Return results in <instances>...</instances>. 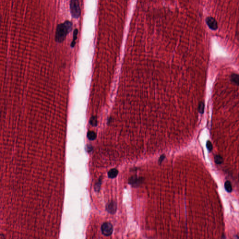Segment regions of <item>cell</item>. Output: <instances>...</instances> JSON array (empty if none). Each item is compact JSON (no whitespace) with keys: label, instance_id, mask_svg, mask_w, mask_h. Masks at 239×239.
Masks as SVG:
<instances>
[{"label":"cell","instance_id":"cell-1","mask_svg":"<svg viewBox=\"0 0 239 239\" xmlns=\"http://www.w3.org/2000/svg\"><path fill=\"white\" fill-rule=\"evenodd\" d=\"M72 29V23L69 21H66L64 23L59 24L56 28L55 36L56 42L62 43Z\"/></svg>","mask_w":239,"mask_h":239},{"label":"cell","instance_id":"cell-2","mask_svg":"<svg viewBox=\"0 0 239 239\" xmlns=\"http://www.w3.org/2000/svg\"><path fill=\"white\" fill-rule=\"evenodd\" d=\"M70 9L72 16L74 18H79L81 15V9L79 1L77 0L71 1L70 2Z\"/></svg>","mask_w":239,"mask_h":239},{"label":"cell","instance_id":"cell-3","mask_svg":"<svg viewBox=\"0 0 239 239\" xmlns=\"http://www.w3.org/2000/svg\"><path fill=\"white\" fill-rule=\"evenodd\" d=\"M102 233L106 236L111 235L113 231V226L110 223L106 222L101 226Z\"/></svg>","mask_w":239,"mask_h":239},{"label":"cell","instance_id":"cell-4","mask_svg":"<svg viewBox=\"0 0 239 239\" xmlns=\"http://www.w3.org/2000/svg\"><path fill=\"white\" fill-rule=\"evenodd\" d=\"M144 178L136 176L131 177L129 179V183L134 187L139 186L144 181Z\"/></svg>","mask_w":239,"mask_h":239},{"label":"cell","instance_id":"cell-5","mask_svg":"<svg viewBox=\"0 0 239 239\" xmlns=\"http://www.w3.org/2000/svg\"><path fill=\"white\" fill-rule=\"evenodd\" d=\"M117 204L114 201L108 202L106 205V209L107 211L111 214H114L117 211Z\"/></svg>","mask_w":239,"mask_h":239},{"label":"cell","instance_id":"cell-6","mask_svg":"<svg viewBox=\"0 0 239 239\" xmlns=\"http://www.w3.org/2000/svg\"><path fill=\"white\" fill-rule=\"evenodd\" d=\"M206 24L212 30H216L218 28V23L216 20L213 17H207L206 20Z\"/></svg>","mask_w":239,"mask_h":239},{"label":"cell","instance_id":"cell-7","mask_svg":"<svg viewBox=\"0 0 239 239\" xmlns=\"http://www.w3.org/2000/svg\"><path fill=\"white\" fill-rule=\"evenodd\" d=\"M118 171L116 169H112L109 170L108 172V176L110 178H114L117 176Z\"/></svg>","mask_w":239,"mask_h":239},{"label":"cell","instance_id":"cell-8","mask_svg":"<svg viewBox=\"0 0 239 239\" xmlns=\"http://www.w3.org/2000/svg\"><path fill=\"white\" fill-rule=\"evenodd\" d=\"M231 81L236 85H239V75L236 73H233L231 76Z\"/></svg>","mask_w":239,"mask_h":239},{"label":"cell","instance_id":"cell-9","mask_svg":"<svg viewBox=\"0 0 239 239\" xmlns=\"http://www.w3.org/2000/svg\"><path fill=\"white\" fill-rule=\"evenodd\" d=\"M78 34V29H76L74 30L73 32V40H72V42L71 44V47L72 48H73L76 44V41L77 39V36Z\"/></svg>","mask_w":239,"mask_h":239},{"label":"cell","instance_id":"cell-10","mask_svg":"<svg viewBox=\"0 0 239 239\" xmlns=\"http://www.w3.org/2000/svg\"><path fill=\"white\" fill-rule=\"evenodd\" d=\"M225 190L228 193H231L232 190V186L231 182L229 181H226L225 183Z\"/></svg>","mask_w":239,"mask_h":239},{"label":"cell","instance_id":"cell-11","mask_svg":"<svg viewBox=\"0 0 239 239\" xmlns=\"http://www.w3.org/2000/svg\"><path fill=\"white\" fill-rule=\"evenodd\" d=\"M87 136L89 140L91 141H93L96 138V134L94 131H89L87 133Z\"/></svg>","mask_w":239,"mask_h":239},{"label":"cell","instance_id":"cell-12","mask_svg":"<svg viewBox=\"0 0 239 239\" xmlns=\"http://www.w3.org/2000/svg\"><path fill=\"white\" fill-rule=\"evenodd\" d=\"M214 161L217 164H220L223 162V159L220 155H216L214 157Z\"/></svg>","mask_w":239,"mask_h":239},{"label":"cell","instance_id":"cell-13","mask_svg":"<svg viewBox=\"0 0 239 239\" xmlns=\"http://www.w3.org/2000/svg\"><path fill=\"white\" fill-rule=\"evenodd\" d=\"M102 177H100V178L99 179L97 182L95 184L94 188H95V190L96 191L98 192V191H99V190H100V188H101V184H102Z\"/></svg>","mask_w":239,"mask_h":239},{"label":"cell","instance_id":"cell-14","mask_svg":"<svg viewBox=\"0 0 239 239\" xmlns=\"http://www.w3.org/2000/svg\"><path fill=\"white\" fill-rule=\"evenodd\" d=\"M90 123L93 126H96L97 125V119L95 116H93L90 120Z\"/></svg>","mask_w":239,"mask_h":239},{"label":"cell","instance_id":"cell-15","mask_svg":"<svg viewBox=\"0 0 239 239\" xmlns=\"http://www.w3.org/2000/svg\"><path fill=\"white\" fill-rule=\"evenodd\" d=\"M204 107H205L204 103H203V102H201L199 104V108L198 109H199V111L201 114H203V113L204 112Z\"/></svg>","mask_w":239,"mask_h":239},{"label":"cell","instance_id":"cell-16","mask_svg":"<svg viewBox=\"0 0 239 239\" xmlns=\"http://www.w3.org/2000/svg\"><path fill=\"white\" fill-rule=\"evenodd\" d=\"M206 146L207 149L210 152L212 151L213 148V145L210 141H208L206 142Z\"/></svg>","mask_w":239,"mask_h":239},{"label":"cell","instance_id":"cell-17","mask_svg":"<svg viewBox=\"0 0 239 239\" xmlns=\"http://www.w3.org/2000/svg\"><path fill=\"white\" fill-rule=\"evenodd\" d=\"M86 151L87 152H91L92 150H93V147L92 146V145H87L86 146Z\"/></svg>","mask_w":239,"mask_h":239},{"label":"cell","instance_id":"cell-18","mask_svg":"<svg viewBox=\"0 0 239 239\" xmlns=\"http://www.w3.org/2000/svg\"><path fill=\"white\" fill-rule=\"evenodd\" d=\"M165 156L164 155H162L160 157V158H159V160H158V162H159L160 164H161V163L163 162V161L164 160V159L165 158Z\"/></svg>","mask_w":239,"mask_h":239},{"label":"cell","instance_id":"cell-19","mask_svg":"<svg viewBox=\"0 0 239 239\" xmlns=\"http://www.w3.org/2000/svg\"><path fill=\"white\" fill-rule=\"evenodd\" d=\"M0 239H5V236H4V235H3V234H1V238H0Z\"/></svg>","mask_w":239,"mask_h":239},{"label":"cell","instance_id":"cell-20","mask_svg":"<svg viewBox=\"0 0 239 239\" xmlns=\"http://www.w3.org/2000/svg\"><path fill=\"white\" fill-rule=\"evenodd\" d=\"M236 238L237 239H239V237L238 236H236Z\"/></svg>","mask_w":239,"mask_h":239}]
</instances>
